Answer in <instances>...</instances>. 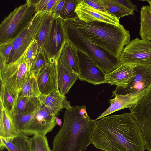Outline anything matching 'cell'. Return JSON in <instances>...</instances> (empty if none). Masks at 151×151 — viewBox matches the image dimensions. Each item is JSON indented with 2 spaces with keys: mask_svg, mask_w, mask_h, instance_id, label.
I'll return each instance as SVG.
<instances>
[{
  "mask_svg": "<svg viewBox=\"0 0 151 151\" xmlns=\"http://www.w3.org/2000/svg\"><path fill=\"white\" fill-rule=\"evenodd\" d=\"M57 0H34L37 12H51Z\"/></svg>",
  "mask_w": 151,
  "mask_h": 151,
  "instance_id": "836d02e7",
  "label": "cell"
},
{
  "mask_svg": "<svg viewBox=\"0 0 151 151\" xmlns=\"http://www.w3.org/2000/svg\"><path fill=\"white\" fill-rule=\"evenodd\" d=\"M78 30L92 43L118 58L130 42L129 32L122 25L116 26L99 22H86L76 18L63 20Z\"/></svg>",
  "mask_w": 151,
  "mask_h": 151,
  "instance_id": "3957f363",
  "label": "cell"
},
{
  "mask_svg": "<svg viewBox=\"0 0 151 151\" xmlns=\"http://www.w3.org/2000/svg\"><path fill=\"white\" fill-rule=\"evenodd\" d=\"M144 1H147L148 3L149 4V6H150V7L151 9V0H144Z\"/></svg>",
  "mask_w": 151,
  "mask_h": 151,
  "instance_id": "ab89813d",
  "label": "cell"
},
{
  "mask_svg": "<svg viewBox=\"0 0 151 151\" xmlns=\"http://www.w3.org/2000/svg\"><path fill=\"white\" fill-rule=\"evenodd\" d=\"M43 50H39L37 56L30 69V73L36 77L40 70L47 63Z\"/></svg>",
  "mask_w": 151,
  "mask_h": 151,
  "instance_id": "d6a6232c",
  "label": "cell"
},
{
  "mask_svg": "<svg viewBox=\"0 0 151 151\" xmlns=\"http://www.w3.org/2000/svg\"><path fill=\"white\" fill-rule=\"evenodd\" d=\"M65 1V0H57L51 12L54 16L59 17L60 12Z\"/></svg>",
  "mask_w": 151,
  "mask_h": 151,
  "instance_id": "8d00e7d4",
  "label": "cell"
},
{
  "mask_svg": "<svg viewBox=\"0 0 151 151\" xmlns=\"http://www.w3.org/2000/svg\"><path fill=\"white\" fill-rule=\"evenodd\" d=\"M116 1L127 8L133 11H138L137 6L134 4L129 0H116Z\"/></svg>",
  "mask_w": 151,
  "mask_h": 151,
  "instance_id": "74e56055",
  "label": "cell"
},
{
  "mask_svg": "<svg viewBox=\"0 0 151 151\" xmlns=\"http://www.w3.org/2000/svg\"><path fill=\"white\" fill-rule=\"evenodd\" d=\"M78 78L77 74L60 62L58 61L57 86L61 94L65 96Z\"/></svg>",
  "mask_w": 151,
  "mask_h": 151,
  "instance_id": "ac0fdd59",
  "label": "cell"
},
{
  "mask_svg": "<svg viewBox=\"0 0 151 151\" xmlns=\"http://www.w3.org/2000/svg\"><path fill=\"white\" fill-rule=\"evenodd\" d=\"M63 122L54 137L52 151H84L92 144L96 120L88 116L85 105L66 109Z\"/></svg>",
  "mask_w": 151,
  "mask_h": 151,
  "instance_id": "7a4b0ae2",
  "label": "cell"
},
{
  "mask_svg": "<svg viewBox=\"0 0 151 151\" xmlns=\"http://www.w3.org/2000/svg\"><path fill=\"white\" fill-rule=\"evenodd\" d=\"M151 85L141 90L124 95L115 94L114 98L110 100V106L96 120H98L122 109L131 108L135 105L149 89Z\"/></svg>",
  "mask_w": 151,
  "mask_h": 151,
  "instance_id": "4fadbf2b",
  "label": "cell"
},
{
  "mask_svg": "<svg viewBox=\"0 0 151 151\" xmlns=\"http://www.w3.org/2000/svg\"><path fill=\"white\" fill-rule=\"evenodd\" d=\"M84 1L88 5L93 8L107 13L101 0H84Z\"/></svg>",
  "mask_w": 151,
  "mask_h": 151,
  "instance_id": "d590c367",
  "label": "cell"
},
{
  "mask_svg": "<svg viewBox=\"0 0 151 151\" xmlns=\"http://www.w3.org/2000/svg\"><path fill=\"white\" fill-rule=\"evenodd\" d=\"M41 94L36 77L32 73H30L27 79L17 96L39 97Z\"/></svg>",
  "mask_w": 151,
  "mask_h": 151,
  "instance_id": "4316f807",
  "label": "cell"
},
{
  "mask_svg": "<svg viewBox=\"0 0 151 151\" xmlns=\"http://www.w3.org/2000/svg\"><path fill=\"white\" fill-rule=\"evenodd\" d=\"M67 42L63 19L60 17L54 16L43 47L48 61L58 62L62 50Z\"/></svg>",
  "mask_w": 151,
  "mask_h": 151,
  "instance_id": "52a82bcc",
  "label": "cell"
},
{
  "mask_svg": "<svg viewBox=\"0 0 151 151\" xmlns=\"http://www.w3.org/2000/svg\"><path fill=\"white\" fill-rule=\"evenodd\" d=\"M135 68L136 75L130 82L125 88L116 86L112 96L115 94L124 95L133 93L151 85V66H137Z\"/></svg>",
  "mask_w": 151,
  "mask_h": 151,
  "instance_id": "5bb4252c",
  "label": "cell"
},
{
  "mask_svg": "<svg viewBox=\"0 0 151 151\" xmlns=\"http://www.w3.org/2000/svg\"><path fill=\"white\" fill-rule=\"evenodd\" d=\"M45 13L37 12L30 23L14 40L12 49L6 63L9 64L16 62L25 52L35 39Z\"/></svg>",
  "mask_w": 151,
  "mask_h": 151,
  "instance_id": "30bf717a",
  "label": "cell"
},
{
  "mask_svg": "<svg viewBox=\"0 0 151 151\" xmlns=\"http://www.w3.org/2000/svg\"><path fill=\"white\" fill-rule=\"evenodd\" d=\"M39 97L42 104L48 107L56 116L62 109L72 107L66 97L58 90H54L47 95L41 94Z\"/></svg>",
  "mask_w": 151,
  "mask_h": 151,
  "instance_id": "d6986e66",
  "label": "cell"
},
{
  "mask_svg": "<svg viewBox=\"0 0 151 151\" xmlns=\"http://www.w3.org/2000/svg\"><path fill=\"white\" fill-rule=\"evenodd\" d=\"M42 104L39 97L17 96L12 114H33Z\"/></svg>",
  "mask_w": 151,
  "mask_h": 151,
  "instance_id": "7402d4cb",
  "label": "cell"
},
{
  "mask_svg": "<svg viewBox=\"0 0 151 151\" xmlns=\"http://www.w3.org/2000/svg\"><path fill=\"white\" fill-rule=\"evenodd\" d=\"M57 62L47 63L39 70L36 77L41 94L47 95L55 90H58L57 80Z\"/></svg>",
  "mask_w": 151,
  "mask_h": 151,
  "instance_id": "9a60e30c",
  "label": "cell"
},
{
  "mask_svg": "<svg viewBox=\"0 0 151 151\" xmlns=\"http://www.w3.org/2000/svg\"><path fill=\"white\" fill-rule=\"evenodd\" d=\"M119 58L122 63L151 66V41L138 38L132 40Z\"/></svg>",
  "mask_w": 151,
  "mask_h": 151,
  "instance_id": "ba28073f",
  "label": "cell"
},
{
  "mask_svg": "<svg viewBox=\"0 0 151 151\" xmlns=\"http://www.w3.org/2000/svg\"><path fill=\"white\" fill-rule=\"evenodd\" d=\"M129 109L140 127L145 149L151 151V86L138 103Z\"/></svg>",
  "mask_w": 151,
  "mask_h": 151,
  "instance_id": "9c48e42d",
  "label": "cell"
},
{
  "mask_svg": "<svg viewBox=\"0 0 151 151\" xmlns=\"http://www.w3.org/2000/svg\"><path fill=\"white\" fill-rule=\"evenodd\" d=\"M33 114L19 113L10 114L12 122L18 132H22L32 119Z\"/></svg>",
  "mask_w": 151,
  "mask_h": 151,
  "instance_id": "f546056e",
  "label": "cell"
},
{
  "mask_svg": "<svg viewBox=\"0 0 151 151\" xmlns=\"http://www.w3.org/2000/svg\"><path fill=\"white\" fill-rule=\"evenodd\" d=\"M105 9L108 14L118 20L122 17L128 15H133L134 11L125 7L116 0H101Z\"/></svg>",
  "mask_w": 151,
  "mask_h": 151,
  "instance_id": "d4e9b609",
  "label": "cell"
},
{
  "mask_svg": "<svg viewBox=\"0 0 151 151\" xmlns=\"http://www.w3.org/2000/svg\"><path fill=\"white\" fill-rule=\"evenodd\" d=\"M58 61L78 76L79 69L77 50L68 41L63 47Z\"/></svg>",
  "mask_w": 151,
  "mask_h": 151,
  "instance_id": "44dd1931",
  "label": "cell"
},
{
  "mask_svg": "<svg viewBox=\"0 0 151 151\" xmlns=\"http://www.w3.org/2000/svg\"><path fill=\"white\" fill-rule=\"evenodd\" d=\"M140 24L139 35L141 39L151 41V9L149 6L141 8Z\"/></svg>",
  "mask_w": 151,
  "mask_h": 151,
  "instance_id": "cb8c5ba5",
  "label": "cell"
},
{
  "mask_svg": "<svg viewBox=\"0 0 151 151\" xmlns=\"http://www.w3.org/2000/svg\"><path fill=\"white\" fill-rule=\"evenodd\" d=\"M19 133L12 122L10 113L0 103V137L12 138Z\"/></svg>",
  "mask_w": 151,
  "mask_h": 151,
  "instance_id": "603a6c76",
  "label": "cell"
},
{
  "mask_svg": "<svg viewBox=\"0 0 151 151\" xmlns=\"http://www.w3.org/2000/svg\"><path fill=\"white\" fill-rule=\"evenodd\" d=\"M91 141L96 148L104 151H144L145 149L140 127L130 113L96 120Z\"/></svg>",
  "mask_w": 151,
  "mask_h": 151,
  "instance_id": "6da1fadb",
  "label": "cell"
},
{
  "mask_svg": "<svg viewBox=\"0 0 151 151\" xmlns=\"http://www.w3.org/2000/svg\"><path fill=\"white\" fill-rule=\"evenodd\" d=\"M75 12L79 19L86 22H99L116 26L120 24L119 20L116 17L93 8L84 0L78 4Z\"/></svg>",
  "mask_w": 151,
  "mask_h": 151,
  "instance_id": "2e32d148",
  "label": "cell"
},
{
  "mask_svg": "<svg viewBox=\"0 0 151 151\" xmlns=\"http://www.w3.org/2000/svg\"><path fill=\"white\" fill-rule=\"evenodd\" d=\"M55 121L57 124L59 126H62V122L61 119L56 117Z\"/></svg>",
  "mask_w": 151,
  "mask_h": 151,
  "instance_id": "f35d334b",
  "label": "cell"
},
{
  "mask_svg": "<svg viewBox=\"0 0 151 151\" xmlns=\"http://www.w3.org/2000/svg\"></svg>",
  "mask_w": 151,
  "mask_h": 151,
  "instance_id": "60d3db41",
  "label": "cell"
},
{
  "mask_svg": "<svg viewBox=\"0 0 151 151\" xmlns=\"http://www.w3.org/2000/svg\"><path fill=\"white\" fill-rule=\"evenodd\" d=\"M54 18V15L50 12H46L43 16L39 30L35 38L38 43L39 51L43 50V44L51 27Z\"/></svg>",
  "mask_w": 151,
  "mask_h": 151,
  "instance_id": "484cf974",
  "label": "cell"
},
{
  "mask_svg": "<svg viewBox=\"0 0 151 151\" xmlns=\"http://www.w3.org/2000/svg\"><path fill=\"white\" fill-rule=\"evenodd\" d=\"M17 98L1 83L0 103L10 114L12 113Z\"/></svg>",
  "mask_w": 151,
  "mask_h": 151,
  "instance_id": "83f0119b",
  "label": "cell"
},
{
  "mask_svg": "<svg viewBox=\"0 0 151 151\" xmlns=\"http://www.w3.org/2000/svg\"><path fill=\"white\" fill-rule=\"evenodd\" d=\"M64 24L68 41L77 50L86 54L106 74L122 64L119 58L89 42L76 29L64 22Z\"/></svg>",
  "mask_w": 151,
  "mask_h": 151,
  "instance_id": "277c9868",
  "label": "cell"
},
{
  "mask_svg": "<svg viewBox=\"0 0 151 151\" xmlns=\"http://www.w3.org/2000/svg\"><path fill=\"white\" fill-rule=\"evenodd\" d=\"M37 12L32 0L15 8L2 21L0 25V44L14 40L25 28Z\"/></svg>",
  "mask_w": 151,
  "mask_h": 151,
  "instance_id": "5b68a950",
  "label": "cell"
},
{
  "mask_svg": "<svg viewBox=\"0 0 151 151\" xmlns=\"http://www.w3.org/2000/svg\"><path fill=\"white\" fill-rule=\"evenodd\" d=\"M14 40L9 41L0 44V56L6 61L11 52Z\"/></svg>",
  "mask_w": 151,
  "mask_h": 151,
  "instance_id": "e575fe53",
  "label": "cell"
},
{
  "mask_svg": "<svg viewBox=\"0 0 151 151\" xmlns=\"http://www.w3.org/2000/svg\"><path fill=\"white\" fill-rule=\"evenodd\" d=\"M80 80L94 85L104 83L105 73L85 53L77 50Z\"/></svg>",
  "mask_w": 151,
  "mask_h": 151,
  "instance_id": "7c38bea8",
  "label": "cell"
},
{
  "mask_svg": "<svg viewBox=\"0 0 151 151\" xmlns=\"http://www.w3.org/2000/svg\"><path fill=\"white\" fill-rule=\"evenodd\" d=\"M30 151H52L46 136L36 134L30 138Z\"/></svg>",
  "mask_w": 151,
  "mask_h": 151,
  "instance_id": "f1b7e54d",
  "label": "cell"
},
{
  "mask_svg": "<svg viewBox=\"0 0 151 151\" xmlns=\"http://www.w3.org/2000/svg\"><path fill=\"white\" fill-rule=\"evenodd\" d=\"M39 51L38 42L35 39L28 47L25 57L27 64L30 69L34 62Z\"/></svg>",
  "mask_w": 151,
  "mask_h": 151,
  "instance_id": "1f68e13d",
  "label": "cell"
},
{
  "mask_svg": "<svg viewBox=\"0 0 151 151\" xmlns=\"http://www.w3.org/2000/svg\"><path fill=\"white\" fill-rule=\"evenodd\" d=\"M81 0H65L60 12L59 17L63 20L78 17L75 9Z\"/></svg>",
  "mask_w": 151,
  "mask_h": 151,
  "instance_id": "4dcf8cb0",
  "label": "cell"
},
{
  "mask_svg": "<svg viewBox=\"0 0 151 151\" xmlns=\"http://www.w3.org/2000/svg\"><path fill=\"white\" fill-rule=\"evenodd\" d=\"M0 150L8 151H30V138L22 132H19L12 138L0 137Z\"/></svg>",
  "mask_w": 151,
  "mask_h": 151,
  "instance_id": "ffe728a7",
  "label": "cell"
},
{
  "mask_svg": "<svg viewBox=\"0 0 151 151\" xmlns=\"http://www.w3.org/2000/svg\"><path fill=\"white\" fill-rule=\"evenodd\" d=\"M27 49L22 56L13 63L7 64L5 61L0 60L1 83L17 97L30 73V69L25 59Z\"/></svg>",
  "mask_w": 151,
  "mask_h": 151,
  "instance_id": "8992f818",
  "label": "cell"
},
{
  "mask_svg": "<svg viewBox=\"0 0 151 151\" xmlns=\"http://www.w3.org/2000/svg\"><path fill=\"white\" fill-rule=\"evenodd\" d=\"M135 66L122 63L115 70L106 74L104 83H108L125 88L136 75Z\"/></svg>",
  "mask_w": 151,
  "mask_h": 151,
  "instance_id": "e0dca14e",
  "label": "cell"
},
{
  "mask_svg": "<svg viewBox=\"0 0 151 151\" xmlns=\"http://www.w3.org/2000/svg\"><path fill=\"white\" fill-rule=\"evenodd\" d=\"M56 116L48 107L42 104L34 114L22 132L28 136L36 134L46 135L56 125Z\"/></svg>",
  "mask_w": 151,
  "mask_h": 151,
  "instance_id": "8fae6325",
  "label": "cell"
}]
</instances>
